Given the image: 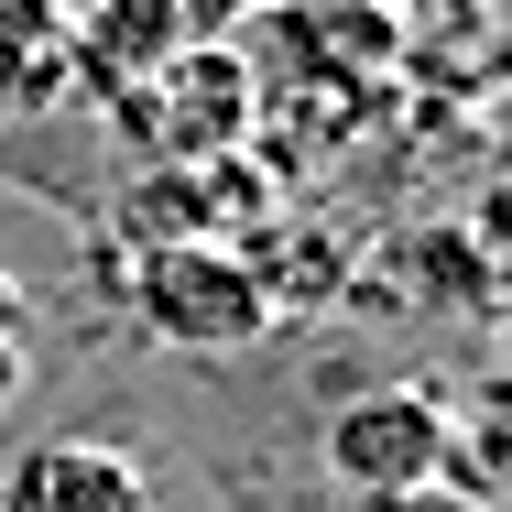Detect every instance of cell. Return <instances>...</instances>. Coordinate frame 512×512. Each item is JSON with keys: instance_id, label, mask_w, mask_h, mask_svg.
Listing matches in <instances>:
<instances>
[{"instance_id": "1", "label": "cell", "mask_w": 512, "mask_h": 512, "mask_svg": "<svg viewBox=\"0 0 512 512\" xmlns=\"http://www.w3.org/2000/svg\"><path fill=\"white\" fill-rule=\"evenodd\" d=\"M109 295L153 349H186V360H240L273 338V306L229 240H131L109 251Z\"/></svg>"}, {"instance_id": "2", "label": "cell", "mask_w": 512, "mask_h": 512, "mask_svg": "<svg viewBox=\"0 0 512 512\" xmlns=\"http://www.w3.org/2000/svg\"><path fill=\"white\" fill-rule=\"evenodd\" d=\"M447 447H458V393L447 382H371V393H338L327 425H316V469L349 502L447 491Z\"/></svg>"}, {"instance_id": "3", "label": "cell", "mask_w": 512, "mask_h": 512, "mask_svg": "<svg viewBox=\"0 0 512 512\" xmlns=\"http://www.w3.org/2000/svg\"><path fill=\"white\" fill-rule=\"evenodd\" d=\"M109 120H120L142 153H164V164H218V153L251 131V55H229V44H175L131 99H109Z\"/></svg>"}, {"instance_id": "4", "label": "cell", "mask_w": 512, "mask_h": 512, "mask_svg": "<svg viewBox=\"0 0 512 512\" xmlns=\"http://www.w3.org/2000/svg\"><path fill=\"white\" fill-rule=\"evenodd\" d=\"M0 512H153V469L109 436H33L0 469Z\"/></svg>"}, {"instance_id": "5", "label": "cell", "mask_w": 512, "mask_h": 512, "mask_svg": "<svg viewBox=\"0 0 512 512\" xmlns=\"http://www.w3.org/2000/svg\"><path fill=\"white\" fill-rule=\"evenodd\" d=\"M186 44L175 0H77L55 22V55H66V88H99V99H131L164 55Z\"/></svg>"}, {"instance_id": "6", "label": "cell", "mask_w": 512, "mask_h": 512, "mask_svg": "<svg viewBox=\"0 0 512 512\" xmlns=\"http://www.w3.org/2000/svg\"><path fill=\"white\" fill-rule=\"evenodd\" d=\"M393 262H404V284H425L436 306H458V316H491V295H502V284H491L502 240H469V229H414Z\"/></svg>"}, {"instance_id": "7", "label": "cell", "mask_w": 512, "mask_h": 512, "mask_svg": "<svg viewBox=\"0 0 512 512\" xmlns=\"http://www.w3.org/2000/svg\"><path fill=\"white\" fill-rule=\"evenodd\" d=\"M22 382H33V295L0 273V414L22 404Z\"/></svg>"}, {"instance_id": "8", "label": "cell", "mask_w": 512, "mask_h": 512, "mask_svg": "<svg viewBox=\"0 0 512 512\" xmlns=\"http://www.w3.org/2000/svg\"><path fill=\"white\" fill-rule=\"evenodd\" d=\"M425 44H447V33H491V0H393Z\"/></svg>"}, {"instance_id": "9", "label": "cell", "mask_w": 512, "mask_h": 512, "mask_svg": "<svg viewBox=\"0 0 512 512\" xmlns=\"http://www.w3.org/2000/svg\"><path fill=\"white\" fill-rule=\"evenodd\" d=\"M360 512H480V502H458V491H404V502H360Z\"/></svg>"}]
</instances>
